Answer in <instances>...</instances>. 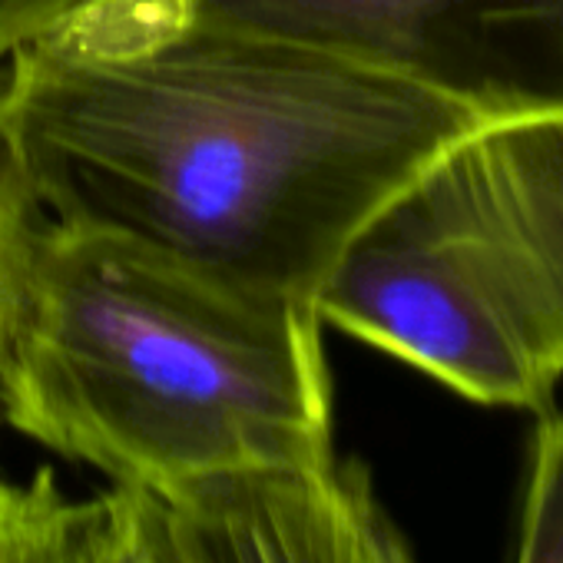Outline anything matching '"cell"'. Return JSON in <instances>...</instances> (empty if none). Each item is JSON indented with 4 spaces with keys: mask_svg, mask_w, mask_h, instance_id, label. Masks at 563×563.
<instances>
[{
    "mask_svg": "<svg viewBox=\"0 0 563 563\" xmlns=\"http://www.w3.org/2000/svg\"><path fill=\"white\" fill-rule=\"evenodd\" d=\"M316 306L153 245L41 222L0 362V421L113 487L335 457Z\"/></svg>",
    "mask_w": 563,
    "mask_h": 563,
    "instance_id": "2",
    "label": "cell"
},
{
    "mask_svg": "<svg viewBox=\"0 0 563 563\" xmlns=\"http://www.w3.org/2000/svg\"><path fill=\"white\" fill-rule=\"evenodd\" d=\"M418 80L500 123L563 126V0H173Z\"/></svg>",
    "mask_w": 563,
    "mask_h": 563,
    "instance_id": "4",
    "label": "cell"
},
{
    "mask_svg": "<svg viewBox=\"0 0 563 563\" xmlns=\"http://www.w3.org/2000/svg\"><path fill=\"white\" fill-rule=\"evenodd\" d=\"M107 0H0V70Z\"/></svg>",
    "mask_w": 563,
    "mask_h": 563,
    "instance_id": "9",
    "label": "cell"
},
{
    "mask_svg": "<svg viewBox=\"0 0 563 563\" xmlns=\"http://www.w3.org/2000/svg\"><path fill=\"white\" fill-rule=\"evenodd\" d=\"M159 500L179 563H415L355 461L202 477Z\"/></svg>",
    "mask_w": 563,
    "mask_h": 563,
    "instance_id": "5",
    "label": "cell"
},
{
    "mask_svg": "<svg viewBox=\"0 0 563 563\" xmlns=\"http://www.w3.org/2000/svg\"><path fill=\"white\" fill-rule=\"evenodd\" d=\"M514 563H563V415L537 424Z\"/></svg>",
    "mask_w": 563,
    "mask_h": 563,
    "instance_id": "7",
    "label": "cell"
},
{
    "mask_svg": "<svg viewBox=\"0 0 563 563\" xmlns=\"http://www.w3.org/2000/svg\"><path fill=\"white\" fill-rule=\"evenodd\" d=\"M444 388L543 411L563 378V126H484L342 252L316 299Z\"/></svg>",
    "mask_w": 563,
    "mask_h": 563,
    "instance_id": "3",
    "label": "cell"
},
{
    "mask_svg": "<svg viewBox=\"0 0 563 563\" xmlns=\"http://www.w3.org/2000/svg\"><path fill=\"white\" fill-rule=\"evenodd\" d=\"M120 490V550L117 563H179L166 517L163 500L146 490Z\"/></svg>",
    "mask_w": 563,
    "mask_h": 563,
    "instance_id": "10",
    "label": "cell"
},
{
    "mask_svg": "<svg viewBox=\"0 0 563 563\" xmlns=\"http://www.w3.org/2000/svg\"><path fill=\"white\" fill-rule=\"evenodd\" d=\"M484 126L395 70L173 0H107L0 70V156L44 222L309 306L349 242Z\"/></svg>",
    "mask_w": 563,
    "mask_h": 563,
    "instance_id": "1",
    "label": "cell"
},
{
    "mask_svg": "<svg viewBox=\"0 0 563 563\" xmlns=\"http://www.w3.org/2000/svg\"><path fill=\"white\" fill-rule=\"evenodd\" d=\"M41 222L44 219L34 212L11 166L0 156V362H4L8 339L14 332Z\"/></svg>",
    "mask_w": 563,
    "mask_h": 563,
    "instance_id": "8",
    "label": "cell"
},
{
    "mask_svg": "<svg viewBox=\"0 0 563 563\" xmlns=\"http://www.w3.org/2000/svg\"><path fill=\"white\" fill-rule=\"evenodd\" d=\"M120 490L70 497L51 467L0 477V563H117Z\"/></svg>",
    "mask_w": 563,
    "mask_h": 563,
    "instance_id": "6",
    "label": "cell"
}]
</instances>
